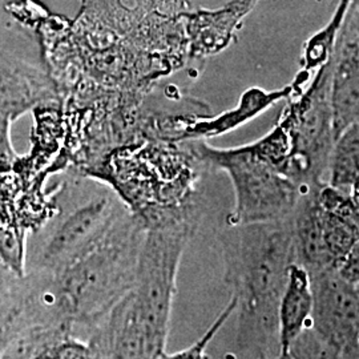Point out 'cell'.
Here are the masks:
<instances>
[{
	"label": "cell",
	"instance_id": "cell-20",
	"mask_svg": "<svg viewBox=\"0 0 359 359\" xmlns=\"http://www.w3.org/2000/svg\"><path fill=\"white\" fill-rule=\"evenodd\" d=\"M358 289H359V286H358Z\"/></svg>",
	"mask_w": 359,
	"mask_h": 359
},
{
	"label": "cell",
	"instance_id": "cell-8",
	"mask_svg": "<svg viewBox=\"0 0 359 359\" xmlns=\"http://www.w3.org/2000/svg\"><path fill=\"white\" fill-rule=\"evenodd\" d=\"M332 60V109L335 140L359 120V43L345 20L334 43Z\"/></svg>",
	"mask_w": 359,
	"mask_h": 359
},
{
	"label": "cell",
	"instance_id": "cell-12",
	"mask_svg": "<svg viewBox=\"0 0 359 359\" xmlns=\"http://www.w3.org/2000/svg\"><path fill=\"white\" fill-rule=\"evenodd\" d=\"M329 184L348 193L359 176V120L345 129L334 144Z\"/></svg>",
	"mask_w": 359,
	"mask_h": 359
},
{
	"label": "cell",
	"instance_id": "cell-17",
	"mask_svg": "<svg viewBox=\"0 0 359 359\" xmlns=\"http://www.w3.org/2000/svg\"><path fill=\"white\" fill-rule=\"evenodd\" d=\"M348 194L353 198L354 204L359 208V176L357 179L354 180V182H353V185H351V188L348 191Z\"/></svg>",
	"mask_w": 359,
	"mask_h": 359
},
{
	"label": "cell",
	"instance_id": "cell-11",
	"mask_svg": "<svg viewBox=\"0 0 359 359\" xmlns=\"http://www.w3.org/2000/svg\"><path fill=\"white\" fill-rule=\"evenodd\" d=\"M68 335H75L71 323L32 326L13 339L0 359H41L50 347Z\"/></svg>",
	"mask_w": 359,
	"mask_h": 359
},
{
	"label": "cell",
	"instance_id": "cell-3",
	"mask_svg": "<svg viewBox=\"0 0 359 359\" xmlns=\"http://www.w3.org/2000/svg\"><path fill=\"white\" fill-rule=\"evenodd\" d=\"M145 233L142 221L127 210L100 244L55 277L75 337L80 329L88 337L133 289Z\"/></svg>",
	"mask_w": 359,
	"mask_h": 359
},
{
	"label": "cell",
	"instance_id": "cell-19",
	"mask_svg": "<svg viewBox=\"0 0 359 359\" xmlns=\"http://www.w3.org/2000/svg\"><path fill=\"white\" fill-rule=\"evenodd\" d=\"M355 359H359V354H358V355H357V358H355Z\"/></svg>",
	"mask_w": 359,
	"mask_h": 359
},
{
	"label": "cell",
	"instance_id": "cell-1",
	"mask_svg": "<svg viewBox=\"0 0 359 359\" xmlns=\"http://www.w3.org/2000/svg\"><path fill=\"white\" fill-rule=\"evenodd\" d=\"M224 281L237 301V345L269 351L280 332V304L297 264L292 216L281 221L228 224L219 231Z\"/></svg>",
	"mask_w": 359,
	"mask_h": 359
},
{
	"label": "cell",
	"instance_id": "cell-10",
	"mask_svg": "<svg viewBox=\"0 0 359 359\" xmlns=\"http://www.w3.org/2000/svg\"><path fill=\"white\" fill-rule=\"evenodd\" d=\"M313 289L308 270L293 264L280 304L278 346L289 348L311 325Z\"/></svg>",
	"mask_w": 359,
	"mask_h": 359
},
{
	"label": "cell",
	"instance_id": "cell-18",
	"mask_svg": "<svg viewBox=\"0 0 359 359\" xmlns=\"http://www.w3.org/2000/svg\"><path fill=\"white\" fill-rule=\"evenodd\" d=\"M276 359H294V357L292 355V353H290L289 348H280V350H278V354H277V358Z\"/></svg>",
	"mask_w": 359,
	"mask_h": 359
},
{
	"label": "cell",
	"instance_id": "cell-6",
	"mask_svg": "<svg viewBox=\"0 0 359 359\" xmlns=\"http://www.w3.org/2000/svg\"><path fill=\"white\" fill-rule=\"evenodd\" d=\"M313 316L310 327L346 359L359 354V289L338 270L310 276Z\"/></svg>",
	"mask_w": 359,
	"mask_h": 359
},
{
	"label": "cell",
	"instance_id": "cell-7",
	"mask_svg": "<svg viewBox=\"0 0 359 359\" xmlns=\"http://www.w3.org/2000/svg\"><path fill=\"white\" fill-rule=\"evenodd\" d=\"M62 102L50 75L0 52V164H11L16 154L8 132L16 117L39 107Z\"/></svg>",
	"mask_w": 359,
	"mask_h": 359
},
{
	"label": "cell",
	"instance_id": "cell-13",
	"mask_svg": "<svg viewBox=\"0 0 359 359\" xmlns=\"http://www.w3.org/2000/svg\"><path fill=\"white\" fill-rule=\"evenodd\" d=\"M236 310H237V301L234 297H231L229 302L226 304V306L222 309V311L218 314L217 318L210 325V327L206 330L205 334L200 339H197L193 345L187 348H182L177 353H173V354L165 353L161 359H209L206 355V348L212 342V339L221 330V327L236 313Z\"/></svg>",
	"mask_w": 359,
	"mask_h": 359
},
{
	"label": "cell",
	"instance_id": "cell-9",
	"mask_svg": "<svg viewBox=\"0 0 359 359\" xmlns=\"http://www.w3.org/2000/svg\"><path fill=\"white\" fill-rule=\"evenodd\" d=\"M255 3L256 0H233L217 11H200L188 16L184 28L188 40V59H206L222 51Z\"/></svg>",
	"mask_w": 359,
	"mask_h": 359
},
{
	"label": "cell",
	"instance_id": "cell-2",
	"mask_svg": "<svg viewBox=\"0 0 359 359\" xmlns=\"http://www.w3.org/2000/svg\"><path fill=\"white\" fill-rule=\"evenodd\" d=\"M56 213L27 240L26 273L57 277L87 256L127 210L115 191L79 172L53 192Z\"/></svg>",
	"mask_w": 359,
	"mask_h": 359
},
{
	"label": "cell",
	"instance_id": "cell-16",
	"mask_svg": "<svg viewBox=\"0 0 359 359\" xmlns=\"http://www.w3.org/2000/svg\"><path fill=\"white\" fill-rule=\"evenodd\" d=\"M346 20H348L354 28L359 43V6H353V13L351 15H346Z\"/></svg>",
	"mask_w": 359,
	"mask_h": 359
},
{
	"label": "cell",
	"instance_id": "cell-5",
	"mask_svg": "<svg viewBox=\"0 0 359 359\" xmlns=\"http://www.w3.org/2000/svg\"><path fill=\"white\" fill-rule=\"evenodd\" d=\"M332 69L329 57L309 90L289 104L278 123L289 144L290 177L302 191L323 182L330 167L335 144L330 99Z\"/></svg>",
	"mask_w": 359,
	"mask_h": 359
},
{
	"label": "cell",
	"instance_id": "cell-15",
	"mask_svg": "<svg viewBox=\"0 0 359 359\" xmlns=\"http://www.w3.org/2000/svg\"><path fill=\"white\" fill-rule=\"evenodd\" d=\"M338 273L347 283L359 286V240L338 268Z\"/></svg>",
	"mask_w": 359,
	"mask_h": 359
},
{
	"label": "cell",
	"instance_id": "cell-4",
	"mask_svg": "<svg viewBox=\"0 0 359 359\" xmlns=\"http://www.w3.org/2000/svg\"><path fill=\"white\" fill-rule=\"evenodd\" d=\"M188 145L206 167L229 176L236 206L228 224L273 222L293 215L304 191L283 175L259 140L229 149L213 148L200 140Z\"/></svg>",
	"mask_w": 359,
	"mask_h": 359
},
{
	"label": "cell",
	"instance_id": "cell-14",
	"mask_svg": "<svg viewBox=\"0 0 359 359\" xmlns=\"http://www.w3.org/2000/svg\"><path fill=\"white\" fill-rule=\"evenodd\" d=\"M41 359H96L88 341L68 335L47 350Z\"/></svg>",
	"mask_w": 359,
	"mask_h": 359
}]
</instances>
